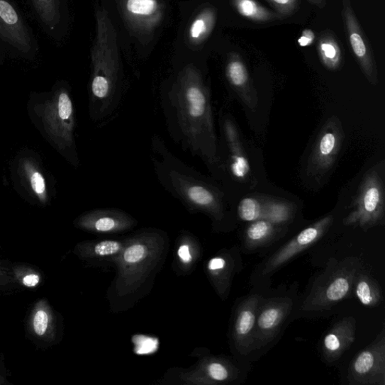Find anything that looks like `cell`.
Masks as SVG:
<instances>
[{
    "instance_id": "1",
    "label": "cell",
    "mask_w": 385,
    "mask_h": 385,
    "mask_svg": "<svg viewBox=\"0 0 385 385\" xmlns=\"http://www.w3.org/2000/svg\"><path fill=\"white\" fill-rule=\"evenodd\" d=\"M171 138L184 151L202 159L210 170L220 156L210 91L196 67H184L160 96Z\"/></svg>"
},
{
    "instance_id": "2",
    "label": "cell",
    "mask_w": 385,
    "mask_h": 385,
    "mask_svg": "<svg viewBox=\"0 0 385 385\" xmlns=\"http://www.w3.org/2000/svg\"><path fill=\"white\" fill-rule=\"evenodd\" d=\"M152 149L157 177L167 192L189 207L222 216L223 195L213 183L171 153L159 135L153 136Z\"/></svg>"
},
{
    "instance_id": "3",
    "label": "cell",
    "mask_w": 385,
    "mask_h": 385,
    "mask_svg": "<svg viewBox=\"0 0 385 385\" xmlns=\"http://www.w3.org/2000/svg\"><path fill=\"white\" fill-rule=\"evenodd\" d=\"M96 20L91 101L92 116L99 121L110 116L117 108L121 99V88L116 30L104 9H98Z\"/></svg>"
},
{
    "instance_id": "4",
    "label": "cell",
    "mask_w": 385,
    "mask_h": 385,
    "mask_svg": "<svg viewBox=\"0 0 385 385\" xmlns=\"http://www.w3.org/2000/svg\"><path fill=\"white\" fill-rule=\"evenodd\" d=\"M362 268V260L359 257H346L341 262L330 258L326 269L316 280L304 300L302 311L307 313L325 312L347 299L353 294L355 277Z\"/></svg>"
},
{
    "instance_id": "5",
    "label": "cell",
    "mask_w": 385,
    "mask_h": 385,
    "mask_svg": "<svg viewBox=\"0 0 385 385\" xmlns=\"http://www.w3.org/2000/svg\"><path fill=\"white\" fill-rule=\"evenodd\" d=\"M352 208V212L344 220L345 226L367 230L384 225V185L376 170L372 169L366 174Z\"/></svg>"
},
{
    "instance_id": "6",
    "label": "cell",
    "mask_w": 385,
    "mask_h": 385,
    "mask_svg": "<svg viewBox=\"0 0 385 385\" xmlns=\"http://www.w3.org/2000/svg\"><path fill=\"white\" fill-rule=\"evenodd\" d=\"M345 133L340 120L330 118L318 134L308 161L307 172L313 177L325 176L333 167L340 152Z\"/></svg>"
},
{
    "instance_id": "7",
    "label": "cell",
    "mask_w": 385,
    "mask_h": 385,
    "mask_svg": "<svg viewBox=\"0 0 385 385\" xmlns=\"http://www.w3.org/2000/svg\"><path fill=\"white\" fill-rule=\"evenodd\" d=\"M333 216L330 215L313 223L298 233L288 243L267 258L260 269V277L272 276L307 248L318 242L332 226Z\"/></svg>"
},
{
    "instance_id": "8",
    "label": "cell",
    "mask_w": 385,
    "mask_h": 385,
    "mask_svg": "<svg viewBox=\"0 0 385 385\" xmlns=\"http://www.w3.org/2000/svg\"><path fill=\"white\" fill-rule=\"evenodd\" d=\"M347 379L353 385H385L384 330L374 342L355 357Z\"/></svg>"
},
{
    "instance_id": "9",
    "label": "cell",
    "mask_w": 385,
    "mask_h": 385,
    "mask_svg": "<svg viewBox=\"0 0 385 385\" xmlns=\"http://www.w3.org/2000/svg\"><path fill=\"white\" fill-rule=\"evenodd\" d=\"M294 302L288 296L271 298L260 304L255 330V349L260 350L276 339L292 312Z\"/></svg>"
},
{
    "instance_id": "10",
    "label": "cell",
    "mask_w": 385,
    "mask_h": 385,
    "mask_svg": "<svg viewBox=\"0 0 385 385\" xmlns=\"http://www.w3.org/2000/svg\"><path fill=\"white\" fill-rule=\"evenodd\" d=\"M263 301L262 296L253 294L245 298L240 305L234 323V339L238 350L243 355L255 349V330L258 310Z\"/></svg>"
},
{
    "instance_id": "11",
    "label": "cell",
    "mask_w": 385,
    "mask_h": 385,
    "mask_svg": "<svg viewBox=\"0 0 385 385\" xmlns=\"http://www.w3.org/2000/svg\"><path fill=\"white\" fill-rule=\"evenodd\" d=\"M124 18L135 32L148 35L163 18L164 6L159 0H123Z\"/></svg>"
},
{
    "instance_id": "12",
    "label": "cell",
    "mask_w": 385,
    "mask_h": 385,
    "mask_svg": "<svg viewBox=\"0 0 385 385\" xmlns=\"http://www.w3.org/2000/svg\"><path fill=\"white\" fill-rule=\"evenodd\" d=\"M0 39L21 52L31 51L32 40L26 25L9 0H0Z\"/></svg>"
},
{
    "instance_id": "13",
    "label": "cell",
    "mask_w": 385,
    "mask_h": 385,
    "mask_svg": "<svg viewBox=\"0 0 385 385\" xmlns=\"http://www.w3.org/2000/svg\"><path fill=\"white\" fill-rule=\"evenodd\" d=\"M357 322L346 317L335 323L326 333L321 344L322 356L329 364L336 363L355 341Z\"/></svg>"
},
{
    "instance_id": "14",
    "label": "cell",
    "mask_w": 385,
    "mask_h": 385,
    "mask_svg": "<svg viewBox=\"0 0 385 385\" xmlns=\"http://www.w3.org/2000/svg\"><path fill=\"white\" fill-rule=\"evenodd\" d=\"M223 133L230 152V169L232 175L242 182L254 183L252 170L244 150L240 136L235 123L230 118H225L223 123Z\"/></svg>"
},
{
    "instance_id": "15",
    "label": "cell",
    "mask_w": 385,
    "mask_h": 385,
    "mask_svg": "<svg viewBox=\"0 0 385 385\" xmlns=\"http://www.w3.org/2000/svg\"><path fill=\"white\" fill-rule=\"evenodd\" d=\"M284 227H279L266 219L251 222L244 232V248L252 252L278 240L284 233Z\"/></svg>"
},
{
    "instance_id": "16",
    "label": "cell",
    "mask_w": 385,
    "mask_h": 385,
    "mask_svg": "<svg viewBox=\"0 0 385 385\" xmlns=\"http://www.w3.org/2000/svg\"><path fill=\"white\" fill-rule=\"evenodd\" d=\"M227 78L243 103L252 110L258 104L257 92L252 86L247 71L239 60H231L226 69Z\"/></svg>"
},
{
    "instance_id": "17",
    "label": "cell",
    "mask_w": 385,
    "mask_h": 385,
    "mask_svg": "<svg viewBox=\"0 0 385 385\" xmlns=\"http://www.w3.org/2000/svg\"><path fill=\"white\" fill-rule=\"evenodd\" d=\"M352 292L359 302L367 308H375L380 305L383 300L380 284L363 269L357 273Z\"/></svg>"
},
{
    "instance_id": "18",
    "label": "cell",
    "mask_w": 385,
    "mask_h": 385,
    "mask_svg": "<svg viewBox=\"0 0 385 385\" xmlns=\"http://www.w3.org/2000/svg\"><path fill=\"white\" fill-rule=\"evenodd\" d=\"M215 11L212 8H204L194 18L188 30V40L198 45L204 42L212 32L215 24Z\"/></svg>"
},
{
    "instance_id": "19",
    "label": "cell",
    "mask_w": 385,
    "mask_h": 385,
    "mask_svg": "<svg viewBox=\"0 0 385 385\" xmlns=\"http://www.w3.org/2000/svg\"><path fill=\"white\" fill-rule=\"evenodd\" d=\"M264 218L274 225L284 227L294 216V207L289 203L279 201H264Z\"/></svg>"
},
{
    "instance_id": "20",
    "label": "cell",
    "mask_w": 385,
    "mask_h": 385,
    "mask_svg": "<svg viewBox=\"0 0 385 385\" xmlns=\"http://www.w3.org/2000/svg\"><path fill=\"white\" fill-rule=\"evenodd\" d=\"M89 218L94 228L99 232L114 230L122 223L127 222L124 215L113 210H99L95 214H91Z\"/></svg>"
},
{
    "instance_id": "21",
    "label": "cell",
    "mask_w": 385,
    "mask_h": 385,
    "mask_svg": "<svg viewBox=\"0 0 385 385\" xmlns=\"http://www.w3.org/2000/svg\"><path fill=\"white\" fill-rule=\"evenodd\" d=\"M32 2L42 21L53 30L60 20L59 0H32Z\"/></svg>"
},
{
    "instance_id": "22",
    "label": "cell",
    "mask_w": 385,
    "mask_h": 385,
    "mask_svg": "<svg viewBox=\"0 0 385 385\" xmlns=\"http://www.w3.org/2000/svg\"><path fill=\"white\" fill-rule=\"evenodd\" d=\"M264 202L255 197H246L238 206V215L241 220L253 222L264 218Z\"/></svg>"
},
{
    "instance_id": "23",
    "label": "cell",
    "mask_w": 385,
    "mask_h": 385,
    "mask_svg": "<svg viewBox=\"0 0 385 385\" xmlns=\"http://www.w3.org/2000/svg\"><path fill=\"white\" fill-rule=\"evenodd\" d=\"M320 53L328 68H337L340 60V52L336 43L330 40L322 42L320 45Z\"/></svg>"
},
{
    "instance_id": "24",
    "label": "cell",
    "mask_w": 385,
    "mask_h": 385,
    "mask_svg": "<svg viewBox=\"0 0 385 385\" xmlns=\"http://www.w3.org/2000/svg\"><path fill=\"white\" fill-rule=\"evenodd\" d=\"M208 375L211 378L217 381H225L233 379L238 374L230 367L220 362H213L208 367Z\"/></svg>"
},
{
    "instance_id": "25",
    "label": "cell",
    "mask_w": 385,
    "mask_h": 385,
    "mask_svg": "<svg viewBox=\"0 0 385 385\" xmlns=\"http://www.w3.org/2000/svg\"><path fill=\"white\" fill-rule=\"evenodd\" d=\"M238 9L242 16L250 18H260L264 16L254 0H235Z\"/></svg>"
},
{
    "instance_id": "26",
    "label": "cell",
    "mask_w": 385,
    "mask_h": 385,
    "mask_svg": "<svg viewBox=\"0 0 385 385\" xmlns=\"http://www.w3.org/2000/svg\"><path fill=\"white\" fill-rule=\"evenodd\" d=\"M58 116L65 121L71 120L73 114V107L71 99L67 93H62L58 99Z\"/></svg>"
},
{
    "instance_id": "27",
    "label": "cell",
    "mask_w": 385,
    "mask_h": 385,
    "mask_svg": "<svg viewBox=\"0 0 385 385\" xmlns=\"http://www.w3.org/2000/svg\"><path fill=\"white\" fill-rule=\"evenodd\" d=\"M146 255L144 245H134L127 248L123 254V259L127 263L135 264L140 262Z\"/></svg>"
},
{
    "instance_id": "28",
    "label": "cell",
    "mask_w": 385,
    "mask_h": 385,
    "mask_svg": "<svg viewBox=\"0 0 385 385\" xmlns=\"http://www.w3.org/2000/svg\"><path fill=\"white\" fill-rule=\"evenodd\" d=\"M120 248L121 245L118 242L104 241L95 246L94 252L99 256H108L116 254Z\"/></svg>"
},
{
    "instance_id": "29",
    "label": "cell",
    "mask_w": 385,
    "mask_h": 385,
    "mask_svg": "<svg viewBox=\"0 0 385 385\" xmlns=\"http://www.w3.org/2000/svg\"><path fill=\"white\" fill-rule=\"evenodd\" d=\"M48 317L47 313L43 310L37 312L34 320H33V327L35 332L39 335V336H43L45 333L48 328Z\"/></svg>"
},
{
    "instance_id": "30",
    "label": "cell",
    "mask_w": 385,
    "mask_h": 385,
    "mask_svg": "<svg viewBox=\"0 0 385 385\" xmlns=\"http://www.w3.org/2000/svg\"><path fill=\"white\" fill-rule=\"evenodd\" d=\"M31 185L33 191L38 194H42L45 191V183L43 177L40 172H34L31 178Z\"/></svg>"
},
{
    "instance_id": "31",
    "label": "cell",
    "mask_w": 385,
    "mask_h": 385,
    "mask_svg": "<svg viewBox=\"0 0 385 385\" xmlns=\"http://www.w3.org/2000/svg\"><path fill=\"white\" fill-rule=\"evenodd\" d=\"M315 40V34L311 30H306L299 40H298V43L302 47H306L309 45H311Z\"/></svg>"
},
{
    "instance_id": "32",
    "label": "cell",
    "mask_w": 385,
    "mask_h": 385,
    "mask_svg": "<svg viewBox=\"0 0 385 385\" xmlns=\"http://www.w3.org/2000/svg\"><path fill=\"white\" fill-rule=\"evenodd\" d=\"M178 255L185 264H189L191 262L192 257L188 245H182L178 251Z\"/></svg>"
},
{
    "instance_id": "33",
    "label": "cell",
    "mask_w": 385,
    "mask_h": 385,
    "mask_svg": "<svg viewBox=\"0 0 385 385\" xmlns=\"http://www.w3.org/2000/svg\"><path fill=\"white\" fill-rule=\"evenodd\" d=\"M24 285H26L28 287H34L40 281V277L37 275H29L26 277H24L23 280Z\"/></svg>"
},
{
    "instance_id": "34",
    "label": "cell",
    "mask_w": 385,
    "mask_h": 385,
    "mask_svg": "<svg viewBox=\"0 0 385 385\" xmlns=\"http://www.w3.org/2000/svg\"><path fill=\"white\" fill-rule=\"evenodd\" d=\"M272 1L279 6H287L292 2V0H272Z\"/></svg>"
}]
</instances>
